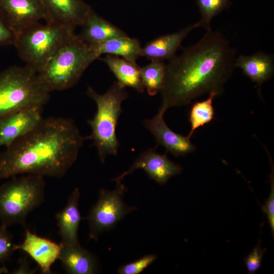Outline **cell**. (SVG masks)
<instances>
[{
    "mask_svg": "<svg viewBox=\"0 0 274 274\" xmlns=\"http://www.w3.org/2000/svg\"><path fill=\"white\" fill-rule=\"evenodd\" d=\"M32 271L30 269L29 265L27 263V260L26 259H22L21 263L20 264L19 268H18L15 273H30Z\"/></svg>",
    "mask_w": 274,
    "mask_h": 274,
    "instance_id": "obj_30",
    "label": "cell"
},
{
    "mask_svg": "<svg viewBox=\"0 0 274 274\" xmlns=\"http://www.w3.org/2000/svg\"><path fill=\"white\" fill-rule=\"evenodd\" d=\"M86 94L96 104L97 110L93 118L87 121L91 133L86 137L93 141L100 161L104 163L109 155L117 156L119 142L116 129L122 112V102L129 97L125 87L115 82L104 94H99L88 86Z\"/></svg>",
    "mask_w": 274,
    "mask_h": 274,
    "instance_id": "obj_3",
    "label": "cell"
},
{
    "mask_svg": "<svg viewBox=\"0 0 274 274\" xmlns=\"http://www.w3.org/2000/svg\"><path fill=\"white\" fill-rule=\"evenodd\" d=\"M50 92L27 66H12L0 72V119L13 112L43 108Z\"/></svg>",
    "mask_w": 274,
    "mask_h": 274,
    "instance_id": "obj_5",
    "label": "cell"
},
{
    "mask_svg": "<svg viewBox=\"0 0 274 274\" xmlns=\"http://www.w3.org/2000/svg\"><path fill=\"white\" fill-rule=\"evenodd\" d=\"M236 50L219 31H207L195 44L166 64L160 108L187 105L207 93L224 91L235 67Z\"/></svg>",
    "mask_w": 274,
    "mask_h": 274,
    "instance_id": "obj_1",
    "label": "cell"
},
{
    "mask_svg": "<svg viewBox=\"0 0 274 274\" xmlns=\"http://www.w3.org/2000/svg\"><path fill=\"white\" fill-rule=\"evenodd\" d=\"M16 33L0 10V46L13 45Z\"/></svg>",
    "mask_w": 274,
    "mask_h": 274,
    "instance_id": "obj_29",
    "label": "cell"
},
{
    "mask_svg": "<svg viewBox=\"0 0 274 274\" xmlns=\"http://www.w3.org/2000/svg\"><path fill=\"white\" fill-rule=\"evenodd\" d=\"M140 76L144 87L148 94L154 96L164 87L166 76V64L164 61L151 60L141 67Z\"/></svg>",
    "mask_w": 274,
    "mask_h": 274,
    "instance_id": "obj_22",
    "label": "cell"
},
{
    "mask_svg": "<svg viewBox=\"0 0 274 274\" xmlns=\"http://www.w3.org/2000/svg\"><path fill=\"white\" fill-rule=\"evenodd\" d=\"M218 95L217 93L212 92L206 99L196 101L192 105L189 114V121L191 125L190 131L187 135L189 138H191L198 128L209 123L214 118L215 112L213 101L214 98Z\"/></svg>",
    "mask_w": 274,
    "mask_h": 274,
    "instance_id": "obj_23",
    "label": "cell"
},
{
    "mask_svg": "<svg viewBox=\"0 0 274 274\" xmlns=\"http://www.w3.org/2000/svg\"><path fill=\"white\" fill-rule=\"evenodd\" d=\"M78 37L89 45H94L106 41L128 37L122 29L97 14L92 9L81 26Z\"/></svg>",
    "mask_w": 274,
    "mask_h": 274,
    "instance_id": "obj_17",
    "label": "cell"
},
{
    "mask_svg": "<svg viewBox=\"0 0 274 274\" xmlns=\"http://www.w3.org/2000/svg\"><path fill=\"white\" fill-rule=\"evenodd\" d=\"M157 256L148 254L120 266L117 270L119 274H139L150 266L157 259Z\"/></svg>",
    "mask_w": 274,
    "mask_h": 274,
    "instance_id": "obj_26",
    "label": "cell"
},
{
    "mask_svg": "<svg viewBox=\"0 0 274 274\" xmlns=\"http://www.w3.org/2000/svg\"><path fill=\"white\" fill-rule=\"evenodd\" d=\"M266 249H262L258 243L251 252L244 259L249 273H254L260 267Z\"/></svg>",
    "mask_w": 274,
    "mask_h": 274,
    "instance_id": "obj_28",
    "label": "cell"
},
{
    "mask_svg": "<svg viewBox=\"0 0 274 274\" xmlns=\"http://www.w3.org/2000/svg\"><path fill=\"white\" fill-rule=\"evenodd\" d=\"M235 67L258 86V93L263 83L270 80L274 73V56L262 51L251 55H239L235 60Z\"/></svg>",
    "mask_w": 274,
    "mask_h": 274,
    "instance_id": "obj_18",
    "label": "cell"
},
{
    "mask_svg": "<svg viewBox=\"0 0 274 274\" xmlns=\"http://www.w3.org/2000/svg\"><path fill=\"white\" fill-rule=\"evenodd\" d=\"M8 270L6 267L0 268V274L3 273H7Z\"/></svg>",
    "mask_w": 274,
    "mask_h": 274,
    "instance_id": "obj_31",
    "label": "cell"
},
{
    "mask_svg": "<svg viewBox=\"0 0 274 274\" xmlns=\"http://www.w3.org/2000/svg\"><path fill=\"white\" fill-rule=\"evenodd\" d=\"M43 108L19 110L0 119V147L9 146L31 131L43 118Z\"/></svg>",
    "mask_w": 274,
    "mask_h": 274,
    "instance_id": "obj_11",
    "label": "cell"
},
{
    "mask_svg": "<svg viewBox=\"0 0 274 274\" xmlns=\"http://www.w3.org/2000/svg\"><path fill=\"white\" fill-rule=\"evenodd\" d=\"M270 159L271 170L269 175V182L271 186L270 194L268 198L265 200V203L262 206V210L266 215L271 228L272 237L274 236V173L273 165L271 161V157L269 155Z\"/></svg>",
    "mask_w": 274,
    "mask_h": 274,
    "instance_id": "obj_27",
    "label": "cell"
},
{
    "mask_svg": "<svg viewBox=\"0 0 274 274\" xmlns=\"http://www.w3.org/2000/svg\"><path fill=\"white\" fill-rule=\"evenodd\" d=\"M75 35L74 29L71 28L38 22L16 33L13 45L26 66L38 74Z\"/></svg>",
    "mask_w": 274,
    "mask_h": 274,
    "instance_id": "obj_6",
    "label": "cell"
},
{
    "mask_svg": "<svg viewBox=\"0 0 274 274\" xmlns=\"http://www.w3.org/2000/svg\"><path fill=\"white\" fill-rule=\"evenodd\" d=\"M86 139L72 119L43 117L1 153L0 179L24 174L61 178L76 161Z\"/></svg>",
    "mask_w": 274,
    "mask_h": 274,
    "instance_id": "obj_2",
    "label": "cell"
},
{
    "mask_svg": "<svg viewBox=\"0 0 274 274\" xmlns=\"http://www.w3.org/2000/svg\"><path fill=\"white\" fill-rule=\"evenodd\" d=\"M0 10L16 33L46 18L42 0H0Z\"/></svg>",
    "mask_w": 274,
    "mask_h": 274,
    "instance_id": "obj_13",
    "label": "cell"
},
{
    "mask_svg": "<svg viewBox=\"0 0 274 274\" xmlns=\"http://www.w3.org/2000/svg\"><path fill=\"white\" fill-rule=\"evenodd\" d=\"M91 46L98 58L102 54L111 55L136 63V60L141 56L142 47L140 42L129 36L112 39Z\"/></svg>",
    "mask_w": 274,
    "mask_h": 274,
    "instance_id": "obj_21",
    "label": "cell"
},
{
    "mask_svg": "<svg viewBox=\"0 0 274 274\" xmlns=\"http://www.w3.org/2000/svg\"><path fill=\"white\" fill-rule=\"evenodd\" d=\"M0 186V220L6 226L20 224L25 226L29 214L44 201V177L24 174Z\"/></svg>",
    "mask_w": 274,
    "mask_h": 274,
    "instance_id": "obj_7",
    "label": "cell"
},
{
    "mask_svg": "<svg viewBox=\"0 0 274 274\" xmlns=\"http://www.w3.org/2000/svg\"><path fill=\"white\" fill-rule=\"evenodd\" d=\"M61 245L59 260L67 273L93 274L98 269L96 257L81 245Z\"/></svg>",
    "mask_w": 274,
    "mask_h": 274,
    "instance_id": "obj_19",
    "label": "cell"
},
{
    "mask_svg": "<svg viewBox=\"0 0 274 274\" xmlns=\"http://www.w3.org/2000/svg\"><path fill=\"white\" fill-rule=\"evenodd\" d=\"M17 250H22L29 255L38 264L43 273L50 274L52 265L59 259L61 245L27 229L23 242L17 245Z\"/></svg>",
    "mask_w": 274,
    "mask_h": 274,
    "instance_id": "obj_14",
    "label": "cell"
},
{
    "mask_svg": "<svg viewBox=\"0 0 274 274\" xmlns=\"http://www.w3.org/2000/svg\"><path fill=\"white\" fill-rule=\"evenodd\" d=\"M194 24L175 32L160 36L142 47L141 56L151 60H170L176 55L184 40L194 29Z\"/></svg>",
    "mask_w": 274,
    "mask_h": 274,
    "instance_id": "obj_16",
    "label": "cell"
},
{
    "mask_svg": "<svg viewBox=\"0 0 274 274\" xmlns=\"http://www.w3.org/2000/svg\"><path fill=\"white\" fill-rule=\"evenodd\" d=\"M98 59L93 47L76 35L65 43L38 74L50 92L74 86L89 65Z\"/></svg>",
    "mask_w": 274,
    "mask_h": 274,
    "instance_id": "obj_4",
    "label": "cell"
},
{
    "mask_svg": "<svg viewBox=\"0 0 274 274\" xmlns=\"http://www.w3.org/2000/svg\"><path fill=\"white\" fill-rule=\"evenodd\" d=\"M47 23H53L73 29L82 26L91 7L83 0H42Z\"/></svg>",
    "mask_w": 274,
    "mask_h": 274,
    "instance_id": "obj_12",
    "label": "cell"
},
{
    "mask_svg": "<svg viewBox=\"0 0 274 274\" xmlns=\"http://www.w3.org/2000/svg\"><path fill=\"white\" fill-rule=\"evenodd\" d=\"M116 183L114 190H99L98 200L86 217L91 239L97 241L102 233L114 228L126 215L137 210L136 207L129 206L124 201L127 191L126 186L121 181Z\"/></svg>",
    "mask_w": 274,
    "mask_h": 274,
    "instance_id": "obj_8",
    "label": "cell"
},
{
    "mask_svg": "<svg viewBox=\"0 0 274 274\" xmlns=\"http://www.w3.org/2000/svg\"><path fill=\"white\" fill-rule=\"evenodd\" d=\"M99 59L107 65L119 84L125 87H130L138 92H144L145 88L140 76L141 67L137 63L111 55H106Z\"/></svg>",
    "mask_w": 274,
    "mask_h": 274,
    "instance_id": "obj_20",
    "label": "cell"
},
{
    "mask_svg": "<svg viewBox=\"0 0 274 274\" xmlns=\"http://www.w3.org/2000/svg\"><path fill=\"white\" fill-rule=\"evenodd\" d=\"M7 226H0V263L9 259L16 250L17 245L14 242V236L7 229Z\"/></svg>",
    "mask_w": 274,
    "mask_h": 274,
    "instance_id": "obj_25",
    "label": "cell"
},
{
    "mask_svg": "<svg viewBox=\"0 0 274 274\" xmlns=\"http://www.w3.org/2000/svg\"><path fill=\"white\" fill-rule=\"evenodd\" d=\"M165 111L159 108L155 116L143 122L144 127L154 136L156 146L164 147L167 152L177 157L193 152L196 147L190 139L177 133L167 125L164 119Z\"/></svg>",
    "mask_w": 274,
    "mask_h": 274,
    "instance_id": "obj_10",
    "label": "cell"
},
{
    "mask_svg": "<svg viewBox=\"0 0 274 274\" xmlns=\"http://www.w3.org/2000/svg\"><path fill=\"white\" fill-rule=\"evenodd\" d=\"M200 13V19L193 24L194 28L202 27L207 31L212 30L213 18L231 5L230 0H196Z\"/></svg>",
    "mask_w": 274,
    "mask_h": 274,
    "instance_id": "obj_24",
    "label": "cell"
},
{
    "mask_svg": "<svg viewBox=\"0 0 274 274\" xmlns=\"http://www.w3.org/2000/svg\"><path fill=\"white\" fill-rule=\"evenodd\" d=\"M157 147L141 153L128 169L112 179V181L120 182L136 169H142L149 178L160 185H164L171 178L180 174L182 167L168 159L167 151L163 154L157 152Z\"/></svg>",
    "mask_w": 274,
    "mask_h": 274,
    "instance_id": "obj_9",
    "label": "cell"
},
{
    "mask_svg": "<svg viewBox=\"0 0 274 274\" xmlns=\"http://www.w3.org/2000/svg\"><path fill=\"white\" fill-rule=\"evenodd\" d=\"M80 192L75 188L70 195L65 207L55 216L60 244L66 246H78V230L81 220L79 209Z\"/></svg>",
    "mask_w": 274,
    "mask_h": 274,
    "instance_id": "obj_15",
    "label": "cell"
}]
</instances>
